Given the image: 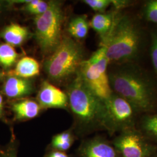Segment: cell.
<instances>
[{
    "label": "cell",
    "instance_id": "obj_1",
    "mask_svg": "<svg viewBox=\"0 0 157 157\" xmlns=\"http://www.w3.org/2000/svg\"><path fill=\"white\" fill-rule=\"evenodd\" d=\"M113 93L128 101L137 112H148L155 105L156 90L148 75L130 63L108 73Z\"/></svg>",
    "mask_w": 157,
    "mask_h": 157
},
{
    "label": "cell",
    "instance_id": "obj_2",
    "mask_svg": "<svg viewBox=\"0 0 157 157\" xmlns=\"http://www.w3.org/2000/svg\"><path fill=\"white\" fill-rule=\"evenodd\" d=\"M67 95L68 105L83 130L104 129L114 132L105 102L86 86L78 73L68 87Z\"/></svg>",
    "mask_w": 157,
    "mask_h": 157
},
{
    "label": "cell",
    "instance_id": "obj_3",
    "mask_svg": "<svg viewBox=\"0 0 157 157\" xmlns=\"http://www.w3.org/2000/svg\"><path fill=\"white\" fill-rule=\"evenodd\" d=\"M142 40L140 29L132 17L115 15L110 31L101 39L100 47L105 50L109 62L124 64L139 56Z\"/></svg>",
    "mask_w": 157,
    "mask_h": 157
},
{
    "label": "cell",
    "instance_id": "obj_4",
    "mask_svg": "<svg viewBox=\"0 0 157 157\" xmlns=\"http://www.w3.org/2000/svg\"><path fill=\"white\" fill-rule=\"evenodd\" d=\"M83 57L81 45L69 37H62L59 45L45 61L44 68L51 80L61 82L77 74Z\"/></svg>",
    "mask_w": 157,
    "mask_h": 157
},
{
    "label": "cell",
    "instance_id": "obj_5",
    "mask_svg": "<svg viewBox=\"0 0 157 157\" xmlns=\"http://www.w3.org/2000/svg\"><path fill=\"white\" fill-rule=\"evenodd\" d=\"M63 17L62 4L57 1H49L47 10L35 17L36 40L44 56H50L59 45Z\"/></svg>",
    "mask_w": 157,
    "mask_h": 157
},
{
    "label": "cell",
    "instance_id": "obj_6",
    "mask_svg": "<svg viewBox=\"0 0 157 157\" xmlns=\"http://www.w3.org/2000/svg\"><path fill=\"white\" fill-rule=\"evenodd\" d=\"M109 63L105 50L100 47L90 58L82 62L77 73L86 86L104 102L113 93L107 71Z\"/></svg>",
    "mask_w": 157,
    "mask_h": 157
},
{
    "label": "cell",
    "instance_id": "obj_7",
    "mask_svg": "<svg viewBox=\"0 0 157 157\" xmlns=\"http://www.w3.org/2000/svg\"><path fill=\"white\" fill-rule=\"evenodd\" d=\"M113 146L121 157H152L156 152L155 148L134 128L122 131Z\"/></svg>",
    "mask_w": 157,
    "mask_h": 157
},
{
    "label": "cell",
    "instance_id": "obj_8",
    "mask_svg": "<svg viewBox=\"0 0 157 157\" xmlns=\"http://www.w3.org/2000/svg\"><path fill=\"white\" fill-rule=\"evenodd\" d=\"M105 104L113 132L134 128L137 112L128 101L113 93Z\"/></svg>",
    "mask_w": 157,
    "mask_h": 157
},
{
    "label": "cell",
    "instance_id": "obj_9",
    "mask_svg": "<svg viewBox=\"0 0 157 157\" xmlns=\"http://www.w3.org/2000/svg\"><path fill=\"white\" fill-rule=\"evenodd\" d=\"M37 100L42 109L66 108L68 105L67 94L47 81L41 85Z\"/></svg>",
    "mask_w": 157,
    "mask_h": 157
},
{
    "label": "cell",
    "instance_id": "obj_10",
    "mask_svg": "<svg viewBox=\"0 0 157 157\" xmlns=\"http://www.w3.org/2000/svg\"><path fill=\"white\" fill-rule=\"evenodd\" d=\"M81 157H121L114 146L101 137L85 141L80 149Z\"/></svg>",
    "mask_w": 157,
    "mask_h": 157
},
{
    "label": "cell",
    "instance_id": "obj_11",
    "mask_svg": "<svg viewBox=\"0 0 157 157\" xmlns=\"http://www.w3.org/2000/svg\"><path fill=\"white\" fill-rule=\"evenodd\" d=\"M34 90L33 82L30 78L9 76L3 85L4 94L11 98H22L32 94Z\"/></svg>",
    "mask_w": 157,
    "mask_h": 157
},
{
    "label": "cell",
    "instance_id": "obj_12",
    "mask_svg": "<svg viewBox=\"0 0 157 157\" xmlns=\"http://www.w3.org/2000/svg\"><path fill=\"white\" fill-rule=\"evenodd\" d=\"M30 35V32L27 27L13 23L6 26L0 34L6 43L13 47L22 45Z\"/></svg>",
    "mask_w": 157,
    "mask_h": 157
},
{
    "label": "cell",
    "instance_id": "obj_13",
    "mask_svg": "<svg viewBox=\"0 0 157 157\" xmlns=\"http://www.w3.org/2000/svg\"><path fill=\"white\" fill-rule=\"evenodd\" d=\"M42 108L39 104L32 100L25 99L12 104V109L17 120H28L36 118Z\"/></svg>",
    "mask_w": 157,
    "mask_h": 157
},
{
    "label": "cell",
    "instance_id": "obj_14",
    "mask_svg": "<svg viewBox=\"0 0 157 157\" xmlns=\"http://www.w3.org/2000/svg\"><path fill=\"white\" fill-rule=\"evenodd\" d=\"M40 73L39 62L29 56H25L19 59L15 67L10 72V76H15L22 78H29Z\"/></svg>",
    "mask_w": 157,
    "mask_h": 157
},
{
    "label": "cell",
    "instance_id": "obj_15",
    "mask_svg": "<svg viewBox=\"0 0 157 157\" xmlns=\"http://www.w3.org/2000/svg\"><path fill=\"white\" fill-rule=\"evenodd\" d=\"M115 13H98L93 17L90 26L99 34L100 38H104L109 33L115 19Z\"/></svg>",
    "mask_w": 157,
    "mask_h": 157
},
{
    "label": "cell",
    "instance_id": "obj_16",
    "mask_svg": "<svg viewBox=\"0 0 157 157\" xmlns=\"http://www.w3.org/2000/svg\"><path fill=\"white\" fill-rule=\"evenodd\" d=\"M90 23L85 15H79L73 17L68 25V32L76 39L85 38L89 30Z\"/></svg>",
    "mask_w": 157,
    "mask_h": 157
},
{
    "label": "cell",
    "instance_id": "obj_17",
    "mask_svg": "<svg viewBox=\"0 0 157 157\" xmlns=\"http://www.w3.org/2000/svg\"><path fill=\"white\" fill-rule=\"evenodd\" d=\"M18 54L14 47L7 43H0V65L5 69L12 67L17 62Z\"/></svg>",
    "mask_w": 157,
    "mask_h": 157
},
{
    "label": "cell",
    "instance_id": "obj_18",
    "mask_svg": "<svg viewBox=\"0 0 157 157\" xmlns=\"http://www.w3.org/2000/svg\"><path fill=\"white\" fill-rule=\"evenodd\" d=\"M73 142L72 133L66 131L55 136L52 140V146L57 151H65L69 150Z\"/></svg>",
    "mask_w": 157,
    "mask_h": 157
},
{
    "label": "cell",
    "instance_id": "obj_19",
    "mask_svg": "<svg viewBox=\"0 0 157 157\" xmlns=\"http://www.w3.org/2000/svg\"><path fill=\"white\" fill-rule=\"evenodd\" d=\"M141 127L147 136L157 141V113L143 118Z\"/></svg>",
    "mask_w": 157,
    "mask_h": 157
},
{
    "label": "cell",
    "instance_id": "obj_20",
    "mask_svg": "<svg viewBox=\"0 0 157 157\" xmlns=\"http://www.w3.org/2000/svg\"><path fill=\"white\" fill-rule=\"evenodd\" d=\"M49 6V2L41 0H30L23 6V10L26 12L36 16L44 13Z\"/></svg>",
    "mask_w": 157,
    "mask_h": 157
},
{
    "label": "cell",
    "instance_id": "obj_21",
    "mask_svg": "<svg viewBox=\"0 0 157 157\" xmlns=\"http://www.w3.org/2000/svg\"><path fill=\"white\" fill-rule=\"evenodd\" d=\"M144 15L147 21L157 24V0L149 1L146 3Z\"/></svg>",
    "mask_w": 157,
    "mask_h": 157
},
{
    "label": "cell",
    "instance_id": "obj_22",
    "mask_svg": "<svg viewBox=\"0 0 157 157\" xmlns=\"http://www.w3.org/2000/svg\"><path fill=\"white\" fill-rule=\"evenodd\" d=\"M83 2L93 10L99 13H104L112 4V0H84Z\"/></svg>",
    "mask_w": 157,
    "mask_h": 157
},
{
    "label": "cell",
    "instance_id": "obj_23",
    "mask_svg": "<svg viewBox=\"0 0 157 157\" xmlns=\"http://www.w3.org/2000/svg\"><path fill=\"white\" fill-rule=\"evenodd\" d=\"M150 56L152 63L154 71L157 75V33H152L151 34V45L150 48Z\"/></svg>",
    "mask_w": 157,
    "mask_h": 157
},
{
    "label": "cell",
    "instance_id": "obj_24",
    "mask_svg": "<svg viewBox=\"0 0 157 157\" xmlns=\"http://www.w3.org/2000/svg\"><path fill=\"white\" fill-rule=\"evenodd\" d=\"M129 1H123V0H114L112 1V4L117 8L121 9L122 8H124L125 6H128L129 4Z\"/></svg>",
    "mask_w": 157,
    "mask_h": 157
},
{
    "label": "cell",
    "instance_id": "obj_25",
    "mask_svg": "<svg viewBox=\"0 0 157 157\" xmlns=\"http://www.w3.org/2000/svg\"><path fill=\"white\" fill-rule=\"evenodd\" d=\"M47 157H69V156L63 152L56 150L50 153Z\"/></svg>",
    "mask_w": 157,
    "mask_h": 157
},
{
    "label": "cell",
    "instance_id": "obj_26",
    "mask_svg": "<svg viewBox=\"0 0 157 157\" xmlns=\"http://www.w3.org/2000/svg\"><path fill=\"white\" fill-rule=\"evenodd\" d=\"M4 115V102L2 97L0 94V119H3Z\"/></svg>",
    "mask_w": 157,
    "mask_h": 157
},
{
    "label": "cell",
    "instance_id": "obj_27",
    "mask_svg": "<svg viewBox=\"0 0 157 157\" xmlns=\"http://www.w3.org/2000/svg\"><path fill=\"white\" fill-rule=\"evenodd\" d=\"M8 4V1H6V2H4V1H0V15L1 14V13L3 12L4 8L6 7V4Z\"/></svg>",
    "mask_w": 157,
    "mask_h": 157
},
{
    "label": "cell",
    "instance_id": "obj_28",
    "mask_svg": "<svg viewBox=\"0 0 157 157\" xmlns=\"http://www.w3.org/2000/svg\"><path fill=\"white\" fill-rule=\"evenodd\" d=\"M4 157H17L16 155L15 154H13V153H10V154H6V156H4Z\"/></svg>",
    "mask_w": 157,
    "mask_h": 157
},
{
    "label": "cell",
    "instance_id": "obj_29",
    "mask_svg": "<svg viewBox=\"0 0 157 157\" xmlns=\"http://www.w3.org/2000/svg\"><path fill=\"white\" fill-rule=\"evenodd\" d=\"M152 157H157V152H155L154 155H153V156Z\"/></svg>",
    "mask_w": 157,
    "mask_h": 157
},
{
    "label": "cell",
    "instance_id": "obj_30",
    "mask_svg": "<svg viewBox=\"0 0 157 157\" xmlns=\"http://www.w3.org/2000/svg\"><path fill=\"white\" fill-rule=\"evenodd\" d=\"M0 78H1V72H0Z\"/></svg>",
    "mask_w": 157,
    "mask_h": 157
}]
</instances>
